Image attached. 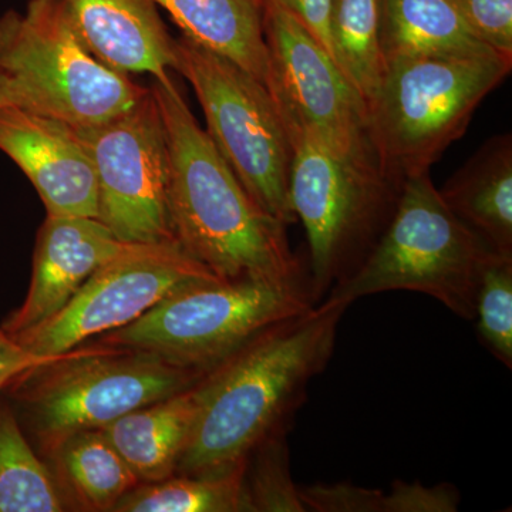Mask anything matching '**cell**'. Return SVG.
<instances>
[{"label": "cell", "instance_id": "7", "mask_svg": "<svg viewBox=\"0 0 512 512\" xmlns=\"http://www.w3.org/2000/svg\"><path fill=\"white\" fill-rule=\"evenodd\" d=\"M313 306L303 279L204 282L173 293L123 328L104 333L101 343L208 372L266 329Z\"/></svg>", "mask_w": 512, "mask_h": 512}, {"label": "cell", "instance_id": "5", "mask_svg": "<svg viewBox=\"0 0 512 512\" xmlns=\"http://www.w3.org/2000/svg\"><path fill=\"white\" fill-rule=\"evenodd\" d=\"M0 70L15 107L73 127L106 123L150 90L87 49L64 0H30L25 13L0 16Z\"/></svg>", "mask_w": 512, "mask_h": 512}, {"label": "cell", "instance_id": "28", "mask_svg": "<svg viewBox=\"0 0 512 512\" xmlns=\"http://www.w3.org/2000/svg\"><path fill=\"white\" fill-rule=\"evenodd\" d=\"M461 495L453 484L427 487L420 481H394L383 495V512H456Z\"/></svg>", "mask_w": 512, "mask_h": 512}, {"label": "cell", "instance_id": "29", "mask_svg": "<svg viewBox=\"0 0 512 512\" xmlns=\"http://www.w3.org/2000/svg\"><path fill=\"white\" fill-rule=\"evenodd\" d=\"M265 3L288 10L333 57L329 33L330 0H265Z\"/></svg>", "mask_w": 512, "mask_h": 512}, {"label": "cell", "instance_id": "26", "mask_svg": "<svg viewBox=\"0 0 512 512\" xmlns=\"http://www.w3.org/2000/svg\"><path fill=\"white\" fill-rule=\"evenodd\" d=\"M473 35L512 60V0H453Z\"/></svg>", "mask_w": 512, "mask_h": 512}, {"label": "cell", "instance_id": "9", "mask_svg": "<svg viewBox=\"0 0 512 512\" xmlns=\"http://www.w3.org/2000/svg\"><path fill=\"white\" fill-rule=\"evenodd\" d=\"M175 72L194 89L207 134L252 200L275 220L295 224L289 174L292 146L268 89L238 64L190 37L174 40Z\"/></svg>", "mask_w": 512, "mask_h": 512}, {"label": "cell", "instance_id": "14", "mask_svg": "<svg viewBox=\"0 0 512 512\" xmlns=\"http://www.w3.org/2000/svg\"><path fill=\"white\" fill-rule=\"evenodd\" d=\"M128 245L97 218L47 215L36 238L28 295L2 329L15 336L52 318Z\"/></svg>", "mask_w": 512, "mask_h": 512}, {"label": "cell", "instance_id": "15", "mask_svg": "<svg viewBox=\"0 0 512 512\" xmlns=\"http://www.w3.org/2000/svg\"><path fill=\"white\" fill-rule=\"evenodd\" d=\"M74 28L101 63L173 83L174 40L150 0H64Z\"/></svg>", "mask_w": 512, "mask_h": 512}, {"label": "cell", "instance_id": "27", "mask_svg": "<svg viewBox=\"0 0 512 512\" xmlns=\"http://www.w3.org/2000/svg\"><path fill=\"white\" fill-rule=\"evenodd\" d=\"M305 511L383 512V491L352 483H316L299 487Z\"/></svg>", "mask_w": 512, "mask_h": 512}, {"label": "cell", "instance_id": "3", "mask_svg": "<svg viewBox=\"0 0 512 512\" xmlns=\"http://www.w3.org/2000/svg\"><path fill=\"white\" fill-rule=\"evenodd\" d=\"M498 53L404 57L384 64L367 100L369 130L383 173L397 184L430 171L463 137L474 111L510 74Z\"/></svg>", "mask_w": 512, "mask_h": 512}, {"label": "cell", "instance_id": "31", "mask_svg": "<svg viewBox=\"0 0 512 512\" xmlns=\"http://www.w3.org/2000/svg\"><path fill=\"white\" fill-rule=\"evenodd\" d=\"M6 106H15V96H13L8 77L0 70V107Z\"/></svg>", "mask_w": 512, "mask_h": 512}, {"label": "cell", "instance_id": "18", "mask_svg": "<svg viewBox=\"0 0 512 512\" xmlns=\"http://www.w3.org/2000/svg\"><path fill=\"white\" fill-rule=\"evenodd\" d=\"M170 13L183 35L231 60L266 87L269 52L265 0H150Z\"/></svg>", "mask_w": 512, "mask_h": 512}, {"label": "cell", "instance_id": "10", "mask_svg": "<svg viewBox=\"0 0 512 512\" xmlns=\"http://www.w3.org/2000/svg\"><path fill=\"white\" fill-rule=\"evenodd\" d=\"M265 40L266 89L288 136L308 134L357 167L386 177L370 137L365 97L312 33L288 10L265 3Z\"/></svg>", "mask_w": 512, "mask_h": 512}, {"label": "cell", "instance_id": "22", "mask_svg": "<svg viewBox=\"0 0 512 512\" xmlns=\"http://www.w3.org/2000/svg\"><path fill=\"white\" fill-rule=\"evenodd\" d=\"M247 464L217 476L168 477L138 484L114 505L119 512L249 511L245 491Z\"/></svg>", "mask_w": 512, "mask_h": 512}, {"label": "cell", "instance_id": "21", "mask_svg": "<svg viewBox=\"0 0 512 512\" xmlns=\"http://www.w3.org/2000/svg\"><path fill=\"white\" fill-rule=\"evenodd\" d=\"M62 491L39 460L12 407L0 402V512L66 510Z\"/></svg>", "mask_w": 512, "mask_h": 512}, {"label": "cell", "instance_id": "1", "mask_svg": "<svg viewBox=\"0 0 512 512\" xmlns=\"http://www.w3.org/2000/svg\"><path fill=\"white\" fill-rule=\"evenodd\" d=\"M346 309L343 303H316L266 329L201 377L178 473H228L245 466L262 441L291 429L309 382L335 352Z\"/></svg>", "mask_w": 512, "mask_h": 512}, {"label": "cell", "instance_id": "30", "mask_svg": "<svg viewBox=\"0 0 512 512\" xmlns=\"http://www.w3.org/2000/svg\"><path fill=\"white\" fill-rule=\"evenodd\" d=\"M56 357L33 355L0 328V393L8 389L9 384L23 373L33 367L45 365Z\"/></svg>", "mask_w": 512, "mask_h": 512}, {"label": "cell", "instance_id": "13", "mask_svg": "<svg viewBox=\"0 0 512 512\" xmlns=\"http://www.w3.org/2000/svg\"><path fill=\"white\" fill-rule=\"evenodd\" d=\"M0 151L29 178L47 215L99 220L96 173L70 124L22 107H0Z\"/></svg>", "mask_w": 512, "mask_h": 512}, {"label": "cell", "instance_id": "25", "mask_svg": "<svg viewBox=\"0 0 512 512\" xmlns=\"http://www.w3.org/2000/svg\"><path fill=\"white\" fill-rule=\"evenodd\" d=\"M254 451V471L245 476L249 511L306 512L292 480L286 431L262 441Z\"/></svg>", "mask_w": 512, "mask_h": 512}, {"label": "cell", "instance_id": "19", "mask_svg": "<svg viewBox=\"0 0 512 512\" xmlns=\"http://www.w3.org/2000/svg\"><path fill=\"white\" fill-rule=\"evenodd\" d=\"M380 46L384 64L404 57L494 52L473 35L453 0H384Z\"/></svg>", "mask_w": 512, "mask_h": 512}, {"label": "cell", "instance_id": "23", "mask_svg": "<svg viewBox=\"0 0 512 512\" xmlns=\"http://www.w3.org/2000/svg\"><path fill=\"white\" fill-rule=\"evenodd\" d=\"M384 0H330L332 55L365 97L375 94L384 73L380 46Z\"/></svg>", "mask_w": 512, "mask_h": 512}, {"label": "cell", "instance_id": "2", "mask_svg": "<svg viewBox=\"0 0 512 512\" xmlns=\"http://www.w3.org/2000/svg\"><path fill=\"white\" fill-rule=\"evenodd\" d=\"M170 154L168 210L174 237L222 281H302L286 225L239 183L175 83L151 84Z\"/></svg>", "mask_w": 512, "mask_h": 512}, {"label": "cell", "instance_id": "24", "mask_svg": "<svg viewBox=\"0 0 512 512\" xmlns=\"http://www.w3.org/2000/svg\"><path fill=\"white\" fill-rule=\"evenodd\" d=\"M474 320L485 348L512 369V255H497L485 268Z\"/></svg>", "mask_w": 512, "mask_h": 512}, {"label": "cell", "instance_id": "20", "mask_svg": "<svg viewBox=\"0 0 512 512\" xmlns=\"http://www.w3.org/2000/svg\"><path fill=\"white\" fill-rule=\"evenodd\" d=\"M53 453L74 497L90 510L113 511L140 483L101 429L72 434Z\"/></svg>", "mask_w": 512, "mask_h": 512}, {"label": "cell", "instance_id": "8", "mask_svg": "<svg viewBox=\"0 0 512 512\" xmlns=\"http://www.w3.org/2000/svg\"><path fill=\"white\" fill-rule=\"evenodd\" d=\"M289 140V197L308 237L316 305L365 262L392 220L403 184L357 167L308 134Z\"/></svg>", "mask_w": 512, "mask_h": 512}, {"label": "cell", "instance_id": "16", "mask_svg": "<svg viewBox=\"0 0 512 512\" xmlns=\"http://www.w3.org/2000/svg\"><path fill=\"white\" fill-rule=\"evenodd\" d=\"M440 195L448 210L494 252L512 255V137L485 141Z\"/></svg>", "mask_w": 512, "mask_h": 512}, {"label": "cell", "instance_id": "6", "mask_svg": "<svg viewBox=\"0 0 512 512\" xmlns=\"http://www.w3.org/2000/svg\"><path fill=\"white\" fill-rule=\"evenodd\" d=\"M208 372L151 353L77 348L23 373L8 390L40 444L53 453L72 434L104 429L124 414L183 392Z\"/></svg>", "mask_w": 512, "mask_h": 512}, {"label": "cell", "instance_id": "4", "mask_svg": "<svg viewBox=\"0 0 512 512\" xmlns=\"http://www.w3.org/2000/svg\"><path fill=\"white\" fill-rule=\"evenodd\" d=\"M500 255L458 220L430 171L404 180L392 220L355 274L325 302L350 303L389 291L424 293L466 320L476 318L478 286Z\"/></svg>", "mask_w": 512, "mask_h": 512}, {"label": "cell", "instance_id": "12", "mask_svg": "<svg viewBox=\"0 0 512 512\" xmlns=\"http://www.w3.org/2000/svg\"><path fill=\"white\" fill-rule=\"evenodd\" d=\"M211 281L222 279L177 241L130 244L101 265L62 311L13 338L33 355H63L123 328L173 293Z\"/></svg>", "mask_w": 512, "mask_h": 512}, {"label": "cell", "instance_id": "17", "mask_svg": "<svg viewBox=\"0 0 512 512\" xmlns=\"http://www.w3.org/2000/svg\"><path fill=\"white\" fill-rule=\"evenodd\" d=\"M197 383L101 429L140 483H156L177 471L197 412Z\"/></svg>", "mask_w": 512, "mask_h": 512}, {"label": "cell", "instance_id": "11", "mask_svg": "<svg viewBox=\"0 0 512 512\" xmlns=\"http://www.w3.org/2000/svg\"><path fill=\"white\" fill-rule=\"evenodd\" d=\"M72 128L96 173L99 220L127 244L177 241L168 210L167 134L151 87L114 119Z\"/></svg>", "mask_w": 512, "mask_h": 512}]
</instances>
